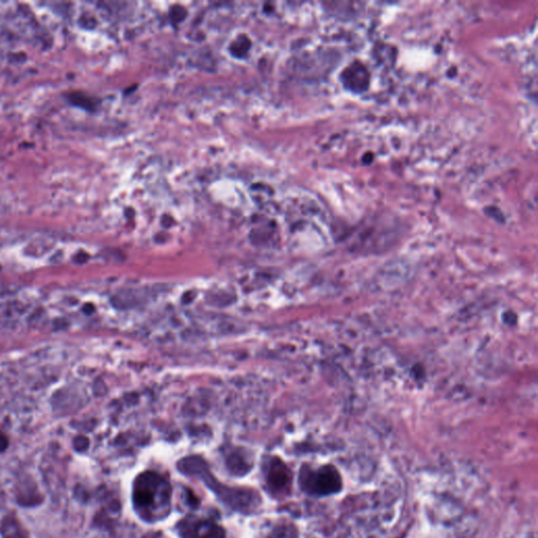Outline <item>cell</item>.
I'll use <instances>...</instances> for the list:
<instances>
[{"label": "cell", "mask_w": 538, "mask_h": 538, "mask_svg": "<svg viewBox=\"0 0 538 538\" xmlns=\"http://www.w3.org/2000/svg\"><path fill=\"white\" fill-rule=\"evenodd\" d=\"M263 473L266 489L271 496L278 498L290 493L292 482V470L281 459L271 457L266 461L263 466Z\"/></svg>", "instance_id": "obj_4"}, {"label": "cell", "mask_w": 538, "mask_h": 538, "mask_svg": "<svg viewBox=\"0 0 538 538\" xmlns=\"http://www.w3.org/2000/svg\"><path fill=\"white\" fill-rule=\"evenodd\" d=\"M171 498L170 482L158 472H143L134 482V507L138 515L148 523H157L168 516Z\"/></svg>", "instance_id": "obj_1"}, {"label": "cell", "mask_w": 538, "mask_h": 538, "mask_svg": "<svg viewBox=\"0 0 538 538\" xmlns=\"http://www.w3.org/2000/svg\"><path fill=\"white\" fill-rule=\"evenodd\" d=\"M8 447V438L0 432V452Z\"/></svg>", "instance_id": "obj_13"}, {"label": "cell", "mask_w": 538, "mask_h": 538, "mask_svg": "<svg viewBox=\"0 0 538 538\" xmlns=\"http://www.w3.org/2000/svg\"><path fill=\"white\" fill-rule=\"evenodd\" d=\"M88 446V440L84 436H78L75 440V447L78 450H84Z\"/></svg>", "instance_id": "obj_12"}, {"label": "cell", "mask_w": 538, "mask_h": 538, "mask_svg": "<svg viewBox=\"0 0 538 538\" xmlns=\"http://www.w3.org/2000/svg\"><path fill=\"white\" fill-rule=\"evenodd\" d=\"M180 472L187 475H195L201 478L206 485L212 489L218 498L234 510L248 513L257 510L261 505L260 494L253 489L245 488H230L222 486L214 478L207 469V464L199 457H189L181 459L178 463Z\"/></svg>", "instance_id": "obj_2"}, {"label": "cell", "mask_w": 538, "mask_h": 538, "mask_svg": "<svg viewBox=\"0 0 538 538\" xmlns=\"http://www.w3.org/2000/svg\"><path fill=\"white\" fill-rule=\"evenodd\" d=\"M267 538H298V531L292 523H280L274 528Z\"/></svg>", "instance_id": "obj_8"}, {"label": "cell", "mask_w": 538, "mask_h": 538, "mask_svg": "<svg viewBox=\"0 0 538 538\" xmlns=\"http://www.w3.org/2000/svg\"><path fill=\"white\" fill-rule=\"evenodd\" d=\"M70 100H71V102H73L74 104L77 105V106L84 107V109H88V110L94 109V103L92 102V100H90V98L84 96V95H71V96H70Z\"/></svg>", "instance_id": "obj_10"}, {"label": "cell", "mask_w": 538, "mask_h": 538, "mask_svg": "<svg viewBox=\"0 0 538 538\" xmlns=\"http://www.w3.org/2000/svg\"><path fill=\"white\" fill-rule=\"evenodd\" d=\"M226 465H228L230 471L236 475H244L245 473L249 472L251 468L246 455L243 454L239 450L232 451L228 455Z\"/></svg>", "instance_id": "obj_7"}, {"label": "cell", "mask_w": 538, "mask_h": 538, "mask_svg": "<svg viewBox=\"0 0 538 538\" xmlns=\"http://www.w3.org/2000/svg\"><path fill=\"white\" fill-rule=\"evenodd\" d=\"M301 489L312 496H329L342 490V477L333 466L312 468L304 466L300 471Z\"/></svg>", "instance_id": "obj_3"}, {"label": "cell", "mask_w": 538, "mask_h": 538, "mask_svg": "<svg viewBox=\"0 0 538 538\" xmlns=\"http://www.w3.org/2000/svg\"><path fill=\"white\" fill-rule=\"evenodd\" d=\"M181 538H226V531L212 519L189 515L178 523Z\"/></svg>", "instance_id": "obj_5"}, {"label": "cell", "mask_w": 538, "mask_h": 538, "mask_svg": "<svg viewBox=\"0 0 538 538\" xmlns=\"http://www.w3.org/2000/svg\"><path fill=\"white\" fill-rule=\"evenodd\" d=\"M187 16V11L182 7H174L171 10V17L175 22H180Z\"/></svg>", "instance_id": "obj_11"}, {"label": "cell", "mask_w": 538, "mask_h": 538, "mask_svg": "<svg viewBox=\"0 0 538 538\" xmlns=\"http://www.w3.org/2000/svg\"><path fill=\"white\" fill-rule=\"evenodd\" d=\"M249 47H251V40H249L248 37L245 36V35H241L234 41L232 47H230V49H232V55H235V56L243 57L246 55Z\"/></svg>", "instance_id": "obj_9"}, {"label": "cell", "mask_w": 538, "mask_h": 538, "mask_svg": "<svg viewBox=\"0 0 538 538\" xmlns=\"http://www.w3.org/2000/svg\"><path fill=\"white\" fill-rule=\"evenodd\" d=\"M342 79L349 90L361 92L366 90L368 86V71L360 63H354L342 73Z\"/></svg>", "instance_id": "obj_6"}]
</instances>
